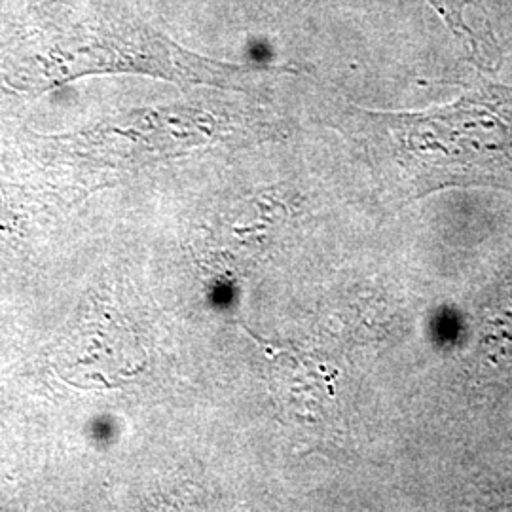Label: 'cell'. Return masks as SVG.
Here are the masks:
<instances>
[{"mask_svg": "<svg viewBox=\"0 0 512 512\" xmlns=\"http://www.w3.org/2000/svg\"><path fill=\"white\" fill-rule=\"evenodd\" d=\"M317 110L401 202L452 186H512V86L484 82L452 103L414 112L325 95Z\"/></svg>", "mask_w": 512, "mask_h": 512, "instance_id": "obj_1", "label": "cell"}]
</instances>
